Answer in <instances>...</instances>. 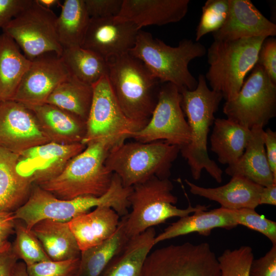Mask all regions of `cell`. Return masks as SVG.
<instances>
[{
  "mask_svg": "<svg viewBox=\"0 0 276 276\" xmlns=\"http://www.w3.org/2000/svg\"><path fill=\"white\" fill-rule=\"evenodd\" d=\"M129 240L125 232L124 216L111 237L81 251L78 276H100L110 261L122 251Z\"/></svg>",
  "mask_w": 276,
  "mask_h": 276,
  "instance_id": "30",
  "label": "cell"
},
{
  "mask_svg": "<svg viewBox=\"0 0 276 276\" xmlns=\"http://www.w3.org/2000/svg\"><path fill=\"white\" fill-rule=\"evenodd\" d=\"M238 225H242L257 231L276 244V222L256 212L255 209L244 208L234 210Z\"/></svg>",
  "mask_w": 276,
  "mask_h": 276,
  "instance_id": "37",
  "label": "cell"
},
{
  "mask_svg": "<svg viewBox=\"0 0 276 276\" xmlns=\"http://www.w3.org/2000/svg\"><path fill=\"white\" fill-rule=\"evenodd\" d=\"M93 97V86L71 75L57 86L45 103L56 106L86 122Z\"/></svg>",
  "mask_w": 276,
  "mask_h": 276,
  "instance_id": "31",
  "label": "cell"
},
{
  "mask_svg": "<svg viewBox=\"0 0 276 276\" xmlns=\"http://www.w3.org/2000/svg\"><path fill=\"white\" fill-rule=\"evenodd\" d=\"M264 147L270 168L276 177V132L270 128L264 131Z\"/></svg>",
  "mask_w": 276,
  "mask_h": 276,
  "instance_id": "43",
  "label": "cell"
},
{
  "mask_svg": "<svg viewBox=\"0 0 276 276\" xmlns=\"http://www.w3.org/2000/svg\"><path fill=\"white\" fill-rule=\"evenodd\" d=\"M60 57L71 75L86 84L93 85L107 74V61L81 47L64 49Z\"/></svg>",
  "mask_w": 276,
  "mask_h": 276,
  "instance_id": "33",
  "label": "cell"
},
{
  "mask_svg": "<svg viewBox=\"0 0 276 276\" xmlns=\"http://www.w3.org/2000/svg\"><path fill=\"white\" fill-rule=\"evenodd\" d=\"M31 61L7 34L0 35V98L12 100Z\"/></svg>",
  "mask_w": 276,
  "mask_h": 276,
  "instance_id": "29",
  "label": "cell"
},
{
  "mask_svg": "<svg viewBox=\"0 0 276 276\" xmlns=\"http://www.w3.org/2000/svg\"><path fill=\"white\" fill-rule=\"evenodd\" d=\"M238 225L234 216V210L219 208L210 211H200L190 215L181 217L157 236L154 239V245L164 240L187 235L198 233L208 236L212 230L220 227L232 229Z\"/></svg>",
  "mask_w": 276,
  "mask_h": 276,
  "instance_id": "24",
  "label": "cell"
},
{
  "mask_svg": "<svg viewBox=\"0 0 276 276\" xmlns=\"http://www.w3.org/2000/svg\"><path fill=\"white\" fill-rule=\"evenodd\" d=\"M189 0H123L114 18L134 24L139 30L145 26L177 22L188 12Z\"/></svg>",
  "mask_w": 276,
  "mask_h": 276,
  "instance_id": "19",
  "label": "cell"
},
{
  "mask_svg": "<svg viewBox=\"0 0 276 276\" xmlns=\"http://www.w3.org/2000/svg\"><path fill=\"white\" fill-rule=\"evenodd\" d=\"M129 195V190L117 178L112 180L108 190L101 196H85L70 200L58 198L39 186L33 185L27 199L14 211V214L15 219L22 221L29 229L44 219L68 222L99 206L110 207L122 216L128 211Z\"/></svg>",
  "mask_w": 276,
  "mask_h": 276,
  "instance_id": "3",
  "label": "cell"
},
{
  "mask_svg": "<svg viewBox=\"0 0 276 276\" xmlns=\"http://www.w3.org/2000/svg\"><path fill=\"white\" fill-rule=\"evenodd\" d=\"M17 260L12 246L9 250L0 253V276H11Z\"/></svg>",
  "mask_w": 276,
  "mask_h": 276,
  "instance_id": "45",
  "label": "cell"
},
{
  "mask_svg": "<svg viewBox=\"0 0 276 276\" xmlns=\"http://www.w3.org/2000/svg\"><path fill=\"white\" fill-rule=\"evenodd\" d=\"M180 102L178 88L171 83H162L149 122L130 138L142 143L164 141L180 149L187 145L190 141L191 132Z\"/></svg>",
  "mask_w": 276,
  "mask_h": 276,
  "instance_id": "13",
  "label": "cell"
},
{
  "mask_svg": "<svg viewBox=\"0 0 276 276\" xmlns=\"http://www.w3.org/2000/svg\"><path fill=\"white\" fill-rule=\"evenodd\" d=\"M107 77L125 114L142 129L156 105L162 83L129 52L107 60Z\"/></svg>",
  "mask_w": 276,
  "mask_h": 276,
  "instance_id": "2",
  "label": "cell"
},
{
  "mask_svg": "<svg viewBox=\"0 0 276 276\" xmlns=\"http://www.w3.org/2000/svg\"><path fill=\"white\" fill-rule=\"evenodd\" d=\"M173 185L167 179L154 176L134 185L129 197L132 211L125 216V229L128 238L165 222L168 219L183 217L196 212L208 210V206L190 203L186 209L174 204L177 197L172 192Z\"/></svg>",
  "mask_w": 276,
  "mask_h": 276,
  "instance_id": "8",
  "label": "cell"
},
{
  "mask_svg": "<svg viewBox=\"0 0 276 276\" xmlns=\"http://www.w3.org/2000/svg\"><path fill=\"white\" fill-rule=\"evenodd\" d=\"M114 18H90L81 47L106 61L128 53L133 47L140 30L131 22Z\"/></svg>",
  "mask_w": 276,
  "mask_h": 276,
  "instance_id": "17",
  "label": "cell"
},
{
  "mask_svg": "<svg viewBox=\"0 0 276 276\" xmlns=\"http://www.w3.org/2000/svg\"><path fill=\"white\" fill-rule=\"evenodd\" d=\"M266 38L214 40L206 51L209 68L204 75L211 89L221 94L225 101L234 99L245 76L257 63L261 46Z\"/></svg>",
  "mask_w": 276,
  "mask_h": 276,
  "instance_id": "7",
  "label": "cell"
},
{
  "mask_svg": "<svg viewBox=\"0 0 276 276\" xmlns=\"http://www.w3.org/2000/svg\"><path fill=\"white\" fill-rule=\"evenodd\" d=\"M14 231L16 238L12 249L18 259L22 260L27 266L51 260L38 239L22 221L16 220Z\"/></svg>",
  "mask_w": 276,
  "mask_h": 276,
  "instance_id": "34",
  "label": "cell"
},
{
  "mask_svg": "<svg viewBox=\"0 0 276 276\" xmlns=\"http://www.w3.org/2000/svg\"><path fill=\"white\" fill-rule=\"evenodd\" d=\"M93 97L86 121V132L82 144L108 140L115 145L125 142L141 129L129 119L119 105L107 75L92 85Z\"/></svg>",
  "mask_w": 276,
  "mask_h": 276,
  "instance_id": "12",
  "label": "cell"
},
{
  "mask_svg": "<svg viewBox=\"0 0 276 276\" xmlns=\"http://www.w3.org/2000/svg\"><path fill=\"white\" fill-rule=\"evenodd\" d=\"M249 276H276V244L264 256L253 260Z\"/></svg>",
  "mask_w": 276,
  "mask_h": 276,
  "instance_id": "41",
  "label": "cell"
},
{
  "mask_svg": "<svg viewBox=\"0 0 276 276\" xmlns=\"http://www.w3.org/2000/svg\"><path fill=\"white\" fill-rule=\"evenodd\" d=\"M16 220L14 212L0 210V239L8 240L14 231Z\"/></svg>",
  "mask_w": 276,
  "mask_h": 276,
  "instance_id": "44",
  "label": "cell"
},
{
  "mask_svg": "<svg viewBox=\"0 0 276 276\" xmlns=\"http://www.w3.org/2000/svg\"><path fill=\"white\" fill-rule=\"evenodd\" d=\"M1 102H2V100H1V98H0V103H1Z\"/></svg>",
  "mask_w": 276,
  "mask_h": 276,
  "instance_id": "50",
  "label": "cell"
},
{
  "mask_svg": "<svg viewBox=\"0 0 276 276\" xmlns=\"http://www.w3.org/2000/svg\"><path fill=\"white\" fill-rule=\"evenodd\" d=\"M19 157L0 147V210H16L26 201L33 185L17 173Z\"/></svg>",
  "mask_w": 276,
  "mask_h": 276,
  "instance_id": "28",
  "label": "cell"
},
{
  "mask_svg": "<svg viewBox=\"0 0 276 276\" xmlns=\"http://www.w3.org/2000/svg\"><path fill=\"white\" fill-rule=\"evenodd\" d=\"M198 84L192 90H182L180 105L190 129V142L180 149L189 165L192 176L198 180L203 169L217 182L222 181V170L209 155L207 148L210 127L215 120L223 99L221 94L209 88L205 76L199 74Z\"/></svg>",
  "mask_w": 276,
  "mask_h": 276,
  "instance_id": "1",
  "label": "cell"
},
{
  "mask_svg": "<svg viewBox=\"0 0 276 276\" xmlns=\"http://www.w3.org/2000/svg\"><path fill=\"white\" fill-rule=\"evenodd\" d=\"M56 24L59 43L64 49L81 47L90 17L84 0H65Z\"/></svg>",
  "mask_w": 276,
  "mask_h": 276,
  "instance_id": "32",
  "label": "cell"
},
{
  "mask_svg": "<svg viewBox=\"0 0 276 276\" xmlns=\"http://www.w3.org/2000/svg\"><path fill=\"white\" fill-rule=\"evenodd\" d=\"M228 12V0H208L202 7V14L196 31L195 41L220 29Z\"/></svg>",
  "mask_w": 276,
  "mask_h": 276,
  "instance_id": "36",
  "label": "cell"
},
{
  "mask_svg": "<svg viewBox=\"0 0 276 276\" xmlns=\"http://www.w3.org/2000/svg\"><path fill=\"white\" fill-rule=\"evenodd\" d=\"M90 18L115 17L119 13L123 0H84Z\"/></svg>",
  "mask_w": 276,
  "mask_h": 276,
  "instance_id": "40",
  "label": "cell"
},
{
  "mask_svg": "<svg viewBox=\"0 0 276 276\" xmlns=\"http://www.w3.org/2000/svg\"><path fill=\"white\" fill-rule=\"evenodd\" d=\"M210 137L211 150L219 162L228 165L242 156L251 138V129L227 118L215 119Z\"/></svg>",
  "mask_w": 276,
  "mask_h": 276,
  "instance_id": "26",
  "label": "cell"
},
{
  "mask_svg": "<svg viewBox=\"0 0 276 276\" xmlns=\"http://www.w3.org/2000/svg\"><path fill=\"white\" fill-rule=\"evenodd\" d=\"M259 205H276V182L263 187L259 197Z\"/></svg>",
  "mask_w": 276,
  "mask_h": 276,
  "instance_id": "46",
  "label": "cell"
},
{
  "mask_svg": "<svg viewBox=\"0 0 276 276\" xmlns=\"http://www.w3.org/2000/svg\"><path fill=\"white\" fill-rule=\"evenodd\" d=\"M179 152V146L164 141L123 142L110 149L105 165L119 176L124 187H132L154 176L169 178Z\"/></svg>",
  "mask_w": 276,
  "mask_h": 276,
  "instance_id": "6",
  "label": "cell"
},
{
  "mask_svg": "<svg viewBox=\"0 0 276 276\" xmlns=\"http://www.w3.org/2000/svg\"><path fill=\"white\" fill-rule=\"evenodd\" d=\"M153 227L129 239L122 251L114 257L100 276H142L145 261L154 246Z\"/></svg>",
  "mask_w": 276,
  "mask_h": 276,
  "instance_id": "27",
  "label": "cell"
},
{
  "mask_svg": "<svg viewBox=\"0 0 276 276\" xmlns=\"http://www.w3.org/2000/svg\"><path fill=\"white\" fill-rule=\"evenodd\" d=\"M129 53L141 60L162 84L171 83L180 91L197 87L198 80L190 72L189 64L204 56L206 50L201 43L189 39H182L177 47H171L141 30Z\"/></svg>",
  "mask_w": 276,
  "mask_h": 276,
  "instance_id": "5",
  "label": "cell"
},
{
  "mask_svg": "<svg viewBox=\"0 0 276 276\" xmlns=\"http://www.w3.org/2000/svg\"><path fill=\"white\" fill-rule=\"evenodd\" d=\"M58 16L37 0L31 3L3 28L29 60L47 53L61 56L63 48L57 33Z\"/></svg>",
  "mask_w": 276,
  "mask_h": 276,
  "instance_id": "10",
  "label": "cell"
},
{
  "mask_svg": "<svg viewBox=\"0 0 276 276\" xmlns=\"http://www.w3.org/2000/svg\"><path fill=\"white\" fill-rule=\"evenodd\" d=\"M80 258L63 261L49 260L27 266L29 276H78Z\"/></svg>",
  "mask_w": 276,
  "mask_h": 276,
  "instance_id": "38",
  "label": "cell"
},
{
  "mask_svg": "<svg viewBox=\"0 0 276 276\" xmlns=\"http://www.w3.org/2000/svg\"><path fill=\"white\" fill-rule=\"evenodd\" d=\"M261 66L272 82L276 84V39L266 38L263 42L258 54L257 63Z\"/></svg>",
  "mask_w": 276,
  "mask_h": 276,
  "instance_id": "39",
  "label": "cell"
},
{
  "mask_svg": "<svg viewBox=\"0 0 276 276\" xmlns=\"http://www.w3.org/2000/svg\"><path fill=\"white\" fill-rule=\"evenodd\" d=\"M213 33L214 40L229 41L256 37H273L276 25L266 18L249 0H228L227 18Z\"/></svg>",
  "mask_w": 276,
  "mask_h": 276,
  "instance_id": "18",
  "label": "cell"
},
{
  "mask_svg": "<svg viewBox=\"0 0 276 276\" xmlns=\"http://www.w3.org/2000/svg\"><path fill=\"white\" fill-rule=\"evenodd\" d=\"M31 230L52 260L80 258L81 250L68 222L44 219L36 223Z\"/></svg>",
  "mask_w": 276,
  "mask_h": 276,
  "instance_id": "25",
  "label": "cell"
},
{
  "mask_svg": "<svg viewBox=\"0 0 276 276\" xmlns=\"http://www.w3.org/2000/svg\"><path fill=\"white\" fill-rule=\"evenodd\" d=\"M114 145L106 140L87 144L58 175L37 185L64 200L104 195L109 189L113 175L105 166V161Z\"/></svg>",
  "mask_w": 276,
  "mask_h": 276,
  "instance_id": "4",
  "label": "cell"
},
{
  "mask_svg": "<svg viewBox=\"0 0 276 276\" xmlns=\"http://www.w3.org/2000/svg\"><path fill=\"white\" fill-rule=\"evenodd\" d=\"M11 276H29L25 263L17 262L13 268Z\"/></svg>",
  "mask_w": 276,
  "mask_h": 276,
  "instance_id": "47",
  "label": "cell"
},
{
  "mask_svg": "<svg viewBox=\"0 0 276 276\" xmlns=\"http://www.w3.org/2000/svg\"><path fill=\"white\" fill-rule=\"evenodd\" d=\"M210 244L185 242L158 248L147 256L142 276H219Z\"/></svg>",
  "mask_w": 276,
  "mask_h": 276,
  "instance_id": "9",
  "label": "cell"
},
{
  "mask_svg": "<svg viewBox=\"0 0 276 276\" xmlns=\"http://www.w3.org/2000/svg\"><path fill=\"white\" fill-rule=\"evenodd\" d=\"M254 259L252 249L249 246H242L234 250L225 249L217 258L219 276H249Z\"/></svg>",
  "mask_w": 276,
  "mask_h": 276,
  "instance_id": "35",
  "label": "cell"
},
{
  "mask_svg": "<svg viewBox=\"0 0 276 276\" xmlns=\"http://www.w3.org/2000/svg\"><path fill=\"white\" fill-rule=\"evenodd\" d=\"M119 217L110 207L99 206L75 217L68 224L81 251L111 237L119 226Z\"/></svg>",
  "mask_w": 276,
  "mask_h": 276,
  "instance_id": "22",
  "label": "cell"
},
{
  "mask_svg": "<svg viewBox=\"0 0 276 276\" xmlns=\"http://www.w3.org/2000/svg\"><path fill=\"white\" fill-rule=\"evenodd\" d=\"M32 0H0V28L25 9Z\"/></svg>",
  "mask_w": 276,
  "mask_h": 276,
  "instance_id": "42",
  "label": "cell"
},
{
  "mask_svg": "<svg viewBox=\"0 0 276 276\" xmlns=\"http://www.w3.org/2000/svg\"><path fill=\"white\" fill-rule=\"evenodd\" d=\"M50 142L31 109L12 100L0 103V147L19 155Z\"/></svg>",
  "mask_w": 276,
  "mask_h": 276,
  "instance_id": "15",
  "label": "cell"
},
{
  "mask_svg": "<svg viewBox=\"0 0 276 276\" xmlns=\"http://www.w3.org/2000/svg\"><path fill=\"white\" fill-rule=\"evenodd\" d=\"M37 2L41 6L50 9L52 7L60 5L59 0H37Z\"/></svg>",
  "mask_w": 276,
  "mask_h": 276,
  "instance_id": "48",
  "label": "cell"
},
{
  "mask_svg": "<svg viewBox=\"0 0 276 276\" xmlns=\"http://www.w3.org/2000/svg\"><path fill=\"white\" fill-rule=\"evenodd\" d=\"M31 61L12 99L27 107L45 103L57 86L71 76L55 53H45Z\"/></svg>",
  "mask_w": 276,
  "mask_h": 276,
  "instance_id": "14",
  "label": "cell"
},
{
  "mask_svg": "<svg viewBox=\"0 0 276 276\" xmlns=\"http://www.w3.org/2000/svg\"><path fill=\"white\" fill-rule=\"evenodd\" d=\"M12 246V244L8 240L0 239V253L9 250Z\"/></svg>",
  "mask_w": 276,
  "mask_h": 276,
  "instance_id": "49",
  "label": "cell"
},
{
  "mask_svg": "<svg viewBox=\"0 0 276 276\" xmlns=\"http://www.w3.org/2000/svg\"><path fill=\"white\" fill-rule=\"evenodd\" d=\"M86 146L81 143L62 144L53 142L30 148L19 155L16 170L21 176L39 185L58 175L70 160Z\"/></svg>",
  "mask_w": 276,
  "mask_h": 276,
  "instance_id": "16",
  "label": "cell"
},
{
  "mask_svg": "<svg viewBox=\"0 0 276 276\" xmlns=\"http://www.w3.org/2000/svg\"><path fill=\"white\" fill-rule=\"evenodd\" d=\"M190 192L195 195L219 203L221 208L229 210L255 209L263 187L244 177L232 176L226 184L216 188H204L185 180Z\"/></svg>",
  "mask_w": 276,
  "mask_h": 276,
  "instance_id": "21",
  "label": "cell"
},
{
  "mask_svg": "<svg viewBox=\"0 0 276 276\" xmlns=\"http://www.w3.org/2000/svg\"><path fill=\"white\" fill-rule=\"evenodd\" d=\"M27 107L33 111L41 131L51 142L62 144L82 143L86 132L84 121L48 103Z\"/></svg>",
  "mask_w": 276,
  "mask_h": 276,
  "instance_id": "20",
  "label": "cell"
},
{
  "mask_svg": "<svg viewBox=\"0 0 276 276\" xmlns=\"http://www.w3.org/2000/svg\"><path fill=\"white\" fill-rule=\"evenodd\" d=\"M251 71L236 98L223 107L227 119L250 129L264 127L276 116V84L260 65Z\"/></svg>",
  "mask_w": 276,
  "mask_h": 276,
  "instance_id": "11",
  "label": "cell"
},
{
  "mask_svg": "<svg viewBox=\"0 0 276 276\" xmlns=\"http://www.w3.org/2000/svg\"><path fill=\"white\" fill-rule=\"evenodd\" d=\"M251 136L242 156L228 165L225 173L229 176L244 177L262 187L276 182L268 163L264 147V131L261 126L250 129Z\"/></svg>",
  "mask_w": 276,
  "mask_h": 276,
  "instance_id": "23",
  "label": "cell"
}]
</instances>
